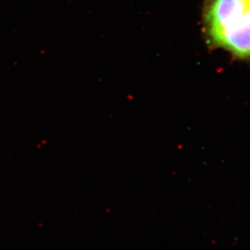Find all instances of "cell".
Returning <instances> with one entry per match:
<instances>
[{"label":"cell","instance_id":"1","mask_svg":"<svg viewBox=\"0 0 250 250\" xmlns=\"http://www.w3.org/2000/svg\"><path fill=\"white\" fill-rule=\"evenodd\" d=\"M206 24L215 46L240 58H250V0H212Z\"/></svg>","mask_w":250,"mask_h":250}]
</instances>
